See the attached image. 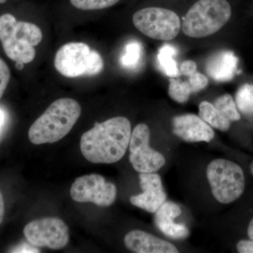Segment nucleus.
I'll use <instances>...</instances> for the list:
<instances>
[{
  "label": "nucleus",
  "instance_id": "nucleus-1",
  "mask_svg": "<svg viewBox=\"0 0 253 253\" xmlns=\"http://www.w3.org/2000/svg\"><path fill=\"white\" fill-rule=\"evenodd\" d=\"M131 134V123L127 118L116 117L96 123L81 136L82 154L96 164L118 162L126 154Z\"/></svg>",
  "mask_w": 253,
  "mask_h": 253
},
{
  "label": "nucleus",
  "instance_id": "nucleus-2",
  "mask_svg": "<svg viewBox=\"0 0 253 253\" xmlns=\"http://www.w3.org/2000/svg\"><path fill=\"white\" fill-rule=\"evenodd\" d=\"M81 112V105L76 100L71 98L56 100L30 127V141L39 145L61 140L72 129Z\"/></svg>",
  "mask_w": 253,
  "mask_h": 253
},
{
  "label": "nucleus",
  "instance_id": "nucleus-3",
  "mask_svg": "<svg viewBox=\"0 0 253 253\" xmlns=\"http://www.w3.org/2000/svg\"><path fill=\"white\" fill-rule=\"evenodd\" d=\"M42 40L41 28L34 23L18 21L11 14L0 16V42L8 58L16 63H31L35 46Z\"/></svg>",
  "mask_w": 253,
  "mask_h": 253
},
{
  "label": "nucleus",
  "instance_id": "nucleus-4",
  "mask_svg": "<svg viewBox=\"0 0 253 253\" xmlns=\"http://www.w3.org/2000/svg\"><path fill=\"white\" fill-rule=\"evenodd\" d=\"M231 16V6L226 0H199L184 17L183 32L190 38L211 36L219 31Z\"/></svg>",
  "mask_w": 253,
  "mask_h": 253
},
{
  "label": "nucleus",
  "instance_id": "nucleus-5",
  "mask_svg": "<svg viewBox=\"0 0 253 253\" xmlns=\"http://www.w3.org/2000/svg\"><path fill=\"white\" fill-rule=\"evenodd\" d=\"M56 71L66 78L93 76L104 68L101 55L83 42H70L61 46L55 55Z\"/></svg>",
  "mask_w": 253,
  "mask_h": 253
},
{
  "label": "nucleus",
  "instance_id": "nucleus-6",
  "mask_svg": "<svg viewBox=\"0 0 253 253\" xmlns=\"http://www.w3.org/2000/svg\"><path fill=\"white\" fill-rule=\"evenodd\" d=\"M206 173L213 196L221 204H231L242 196L245 176L239 165L229 160H214Z\"/></svg>",
  "mask_w": 253,
  "mask_h": 253
},
{
  "label": "nucleus",
  "instance_id": "nucleus-7",
  "mask_svg": "<svg viewBox=\"0 0 253 253\" xmlns=\"http://www.w3.org/2000/svg\"><path fill=\"white\" fill-rule=\"evenodd\" d=\"M134 26L144 36L157 41H169L179 34L180 19L174 11L160 7H147L134 13Z\"/></svg>",
  "mask_w": 253,
  "mask_h": 253
},
{
  "label": "nucleus",
  "instance_id": "nucleus-8",
  "mask_svg": "<svg viewBox=\"0 0 253 253\" xmlns=\"http://www.w3.org/2000/svg\"><path fill=\"white\" fill-rule=\"evenodd\" d=\"M150 129L146 125H137L129 141V162L140 173L158 172L166 164V158L150 146Z\"/></svg>",
  "mask_w": 253,
  "mask_h": 253
},
{
  "label": "nucleus",
  "instance_id": "nucleus-9",
  "mask_svg": "<svg viewBox=\"0 0 253 253\" xmlns=\"http://www.w3.org/2000/svg\"><path fill=\"white\" fill-rule=\"evenodd\" d=\"M30 244L39 247L60 250L69 242L68 226L57 217H44L28 223L23 229Z\"/></svg>",
  "mask_w": 253,
  "mask_h": 253
},
{
  "label": "nucleus",
  "instance_id": "nucleus-10",
  "mask_svg": "<svg viewBox=\"0 0 253 253\" xmlns=\"http://www.w3.org/2000/svg\"><path fill=\"white\" fill-rule=\"evenodd\" d=\"M71 196L76 202L109 207L116 201L117 188L100 174H88L76 178L71 186Z\"/></svg>",
  "mask_w": 253,
  "mask_h": 253
},
{
  "label": "nucleus",
  "instance_id": "nucleus-11",
  "mask_svg": "<svg viewBox=\"0 0 253 253\" xmlns=\"http://www.w3.org/2000/svg\"><path fill=\"white\" fill-rule=\"evenodd\" d=\"M139 185L143 193L131 196L129 201L133 206L155 213L167 199V194L163 189L162 180L159 174L155 172L140 173Z\"/></svg>",
  "mask_w": 253,
  "mask_h": 253
},
{
  "label": "nucleus",
  "instance_id": "nucleus-12",
  "mask_svg": "<svg viewBox=\"0 0 253 253\" xmlns=\"http://www.w3.org/2000/svg\"><path fill=\"white\" fill-rule=\"evenodd\" d=\"M172 131L176 136L187 142H211L214 137L211 126L194 114L181 115L173 118Z\"/></svg>",
  "mask_w": 253,
  "mask_h": 253
},
{
  "label": "nucleus",
  "instance_id": "nucleus-13",
  "mask_svg": "<svg viewBox=\"0 0 253 253\" xmlns=\"http://www.w3.org/2000/svg\"><path fill=\"white\" fill-rule=\"evenodd\" d=\"M155 213V224L164 235L175 240L184 239L189 236V230L186 226L174 221L181 214L180 207L175 203L166 201Z\"/></svg>",
  "mask_w": 253,
  "mask_h": 253
},
{
  "label": "nucleus",
  "instance_id": "nucleus-14",
  "mask_svg": "<svg viewBox=\"0 0 253 253\" xmlns=\"http://www.w3.org/2000/svg\"><path fill=\"white\" fill-rule=\"evenodd\" d=\"M124 243L126 249L136 253H179L174 245L141 230H133L126 234Z\"/></svg>",
  "mask_w": 253,
  "mask_h": 253
},
{
  "label": "nucleus",
  "instance_id": "nucleus-15",
  "mask_svg": "<svg viewBox=\"0 0 253 253\" xmlns=\"http://www.w3.org/2000/svg\"><path fill=\"white\" fill-rule=\"evenodd\" d=\"M239 59L233 51L221 50L210 56L206 71L214 81L226 83L231 81L238 73Z\"/></svg>",
  "mask_w": 253,
  "mask_h": 253
},
{
  "label": "nucleus",
  "instance_id": "nucleus-16",
  "mask_svg": "<svg viewBox=\"0 0 253 253\" xmlns=\"http://www.w3.org/2000/svg\"><path fill=\"white\" fill-rule=\"evenodd\" d=\"M177 52L176 47L168 44H164L158 50L157 59L159 67L168 77L177 78L181 76L175 60Z\"/></svg>",
  "mask_w": 253,
  "mask_h": 253
},
{
  "label": "nucleus",
  "instance_id": "nucleus-17",
  "mask_svg": "<svg viewBox=\"0 0 253 253\" xmlns=\"http://www.w3.org/2000/svg\"><path fill=\"white\" fill-rule=\"evenodd\" d=\"M199 116L209 126L219 130L226 131L230 127V121L208 101H203L199 105Z\"/></svg>",
  "mask_w": 253,
  "mask_h": 253
},
{
  "label": "nucleus",
  "instance_id": "nucleus-18",
  "mask_svg": "<svg viewBox=\"0 0 253 253\" xmlns=\"http://www.w3.org/2000/svg\"><path fill=\"white\" fill-rule=\"evenodd\" d=\"M144 58V47L139 41L129 42L123 49L120 63L123 68L136 70L141 66Z\"/></svg>",
  "mask_w": 253,
  "mask_h": 253
},
{
  "label": "nucleus",
  "instance_id": "nucleus-19",
  "mask_svg": "<svg viewBox=\"0 0 253 253\" xmlns=\"http://www.w3.org/2000/svg\"><path fill=\"white\" fill-rule=\"evenodd\" d=\"M237 109L245 116H253V84H243L236 93Z\"/></svg>",
  "mask_w": 253,
  "mask_h": 253
},
{
  "label": "nucleus",
  "instance_id": "nucleus-20",
  "mask_svg": "<svg viewBox=\"0 0 253 253\" xmlns=\"http://www.w3.org/2000/svg\"><path fill=\"white\" fill-rule=\"evenodd\" d=\"M214 106L230 122L241 119V114L238 111L235 101L230 94H224L215 100Z\"/></svg>",
  "mask_w": 253,
  "mask_h": 253
},
{
  "label": "nucleus",
  "instance_id": "nucleus-21",
  "mask_svg": "<svg viewBox=\"0 0 253 253\" xmlns=\"http://www.w3.org/2000/svg\"><path fill=\"white\" fill-rule=\"evenodd\" d=\"M192 93L189 82H183L172 78L169 79L168 94L174 101L179 104H184L189 100L190 95Z\"/></svg>",
  "mask_w": 253,
  "mask_h": 253
},
{
  "label": "nucleus",
  "instance_id": "nucleus-22",
  "mask_svg": "<svg viewBox=\"0 0 253 253\" xmlns=\"http://www.w3.org/2000/svg\"><path fill=\"white\" fill-rule=\"evenodd\" d=\"M120 0H70L71 4L78 9L89 11L111 7Z\"/></svg>",
  "mask_w": 253,
  "mask_h": 253
},
{
  "label": "nucleus",
  "instance_id": "nucleus-23",
  "mask_svg": "<svg viewBox=\"0 0 253 253\" xmlns=\"http://www.w3.org/2000/svg\"><path fill=\"white\" fill-rule=\"evenodd\" d=\"M11 72L9 66L6 62L0 57V99L4 95L8 84H9Z\"/></svg>",
  "mask_w": 253,
  "mask_h": 253
},
{
  "label": "nucleus",
  "instance_id": "nucleus-24",
  "mask_svg": "<svg viewBox=\"0 0 253 253\" xmlns=\"http://www.w3.org/2000/svg\"><path fill=\"white\" fill-rule=\"evenodd\" d=\"M188 82L192 89L193 93L202 90L207 86L208 84V78L199 72H196L189 76Z\"/></svg>",
  "mask_w": 253,
  "mask_h": 253
},
{
  "label": "nucleus",
  "instance_id": "nucleus-25",
  "mask_svg": "<svg viewBox=\"0 0 253 253\" xmlns=\"http://www.w3.org/2000/svg\"><path fill=\"white\" fill-rule=\"evenodd\" d=\"M179 71L181 75L189 77L191 75L197 72V65L194 61L187 60L181 63Z\"/></svg>",
  "mask_w": 253,
  "mask_h": 253
},
{
  "label": "nucleus",
  "instance_id": "nucleus-26",
  "mask_svg": "<svg viewBox=\"0 0 253 253\" xmlns=\"http://www.w3.org/2000/svg\"><path fill=\"white\" fill-rule=\"evenodd\" d=\"M236 249L240 253H253V240L240 241L236 246Z\"/></svg>",
  "mask_w": 253,
  "mask_h": 253
},
{
  "label": "nucleus",
  "instance_id": "nucleus-27",
  "mask_svg": "<svg viewBox=\"0 0 253 253\" xmlns=\"http://www.w3.org/2000/svg\"><path fill=\"white\" fill-rule=\"evenodd\" d=\"M5 213V205L4 197L1 194V191H0V225L2 223L3 219H4Z\"/></svg>",
  "mask_w": 253,
  "mask_h": 253
},
{
  "label": "nucleus",
  "instance_id": "nucleus-28",
  "mask_svg": "<svg viewBox=\"0 0 253 253\" xmlns=\"http://www.w3.org/2000/svg\"><path fill=\"white\" fill-rule=\"evenodd\" d=\"M248 235L250 239L253 240V219L250 222L249 228H248Z\"/></svg>",
  "mask_w": 253,
  "mask_h": 253
},
{
  "label": "nucleus",
  "instance_id": "nucleus-29",
  "mask_svg": "<svg viewBox=\"0 0 253 253\" xmlns=\"http://www.w3.org/2000/svg\"><path fill=\"white\" fill-rule=\"evenodd\" d=\"M4 113L0 109V129H1V126H2L3 124H4Z\"/></svg>",
  "mask_w": 253,
  "mask_h": 253
},
{
  "label": "nucleus",
  "instance_id": "nucleus-30",
  "mask_svg": "<svg viewBox=\"0 0 253 253\" xmlns=\"http://www.w3.org/2000/svg\"><path fill=\"white\" fill-rule=\"evenodd\" d=\"M16 68H18V69L21 70L23 68V66H24V63H16Z\"/></svg>",
  "mask_w": 253,
  "mask_h": 253
},
{
  "label": "nucleus",
  "instance_id": "nucleus-31",
  "mask_svg": "<svg viewBox=\"0 0 253 253\" xmlns=\"http://www.w3.org/2000/svg\"><path fill=\"white\" fill-rule=\"evenodd\" d=\"M6 0H0V4H4L6 2Z\"/></svg>",
  "mask_w": 253,
  "mask_h": 253
},
{
  "label": "nucleus",
  "instance_id": "nucleus-32",
  "mask_svg": "<svg viewBox=\"0 0 253 253\" xmlns=\"http://www.w3.org/2000/svg\"><path fill=\"white\" fill-rule=\"evenodd\" d=\"M251 172H252L253 174V163L252 166H251Z\"/></svg>",
  "mask_w": 253,
  "mask_h": 253
}]
</instances>
